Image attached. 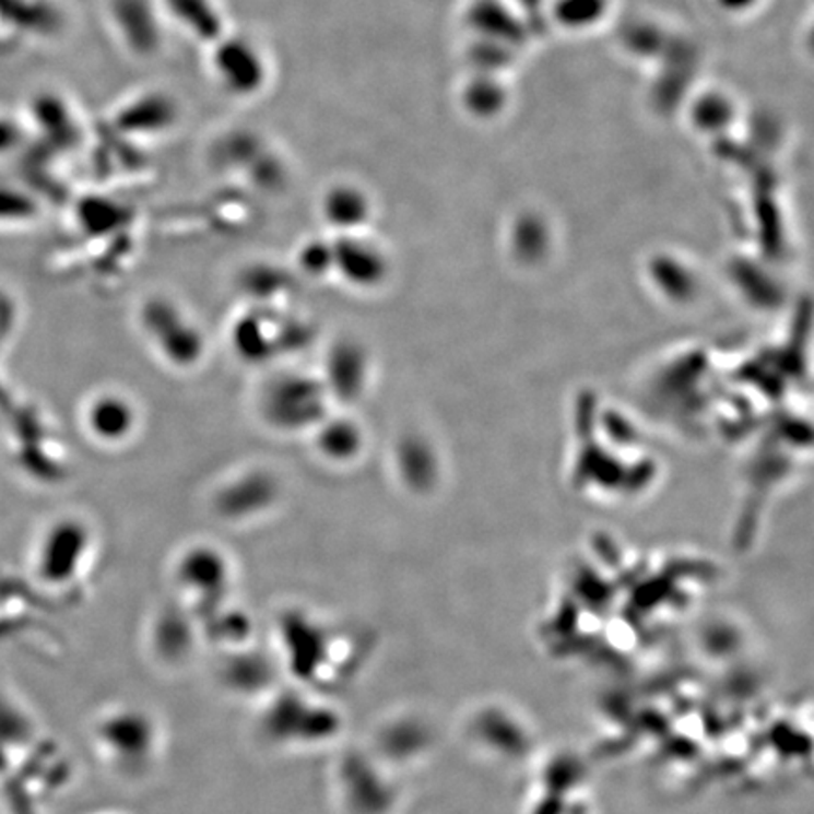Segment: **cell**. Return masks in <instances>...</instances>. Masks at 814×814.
<instances>
[{"label": "cell", "mask_w": 814, "mask_h": 814, "mask_svg": "<svg viewBox=\"0 0 814 814\" xmlns=\"http://www.w3.org/2000/svg\"><path fill=\"white\" fill-rule=\"evenodd\" d=\"M176 108L163 95H148L125 108L117 121L119 127L132 132H158L174 123Z\"/></svg>", "instance_id": "277c9868"}, {"label": "cell", "mask_w": 814, "mask_h": 814, "mask_svg": "<svg viewBox=\"0 0 814 814\" xmlns=\"http://www.w3.org/2000/svg\"><path fill=\"white\" fill-rule=\"evenodd\" d=\"M31 213V202L23 199L17 192L0 189V217L10 220V217H23Z\"/></svg>", "instance_id": "9c48e42d"}, {"label": "cell", "mask_w": 814, "mask_h": 814, "mask_svg": "<svg viewBox=\"0 0 814 814\" xmlns=\"http://www.w3.org/2000/svg\"><path fill=\"white\" fill-rule=\"evenodd\" d=\"M114 15L132 48L140 54H150L157 48V21L148 0H116Z\"/></svg>", "instance_id": "3957f363"}, {"label": "cell", "mask_w": 814, "mask_h": 814, "mask_svg": "<svg viewBox=\"0 0 814 814\" xmlns=\"http://www.w3.org/2000/svg\"><path fill=\"white\" fill-rule=\"evenodd\" d=\"M82 530L75 524H59L44 540L40 551V574L51 581H64L82 553Z\"/></svg>", "instance_id": "7a4b0ae2"}, {"label": "cell", "mask_w": 814, "mask_h": 814, "mask_svg": "<svg viewBox=\"0 0 814 814\" xmlns=\"http://www.w3.org/2000/svg\"><path fill=\"white\" fill-rule=\"evenodd\" d=\"M322 210L329 223L340 228H355L364 223L370 213L364 192L353 186H338L330 189Z\"/></svg>", "instance_id": "8992f818"}, {"label": "cell", "mask_w": 814, "mask_h": 814, "mask_svg": "<svg viewBox=\"0 0 814 814\" xmlns=\"http://www.w3.org/2000/svg\"><path fill=\"white\" fill-rule=\"evenodd\" d=\"M172 15L202 40H217L223 28L212 0H166Z\"/></svg>", "instance_id": "5b68a950"}, {"label": "cell", "mask_w": 814, "mask_h": 814, "mask_svg": "<svg viewBox=\"0 0 814 814\" xmlns=\"http://www.w3.org/2000/svg\"><path fill=\"white\" fill-rule=\"evenodd\" d=\"M213 69L233 95H255L267 82L264 59L257 46L244 38L221 42L213 54Z\"/></svg>", "instance_id": "6da1fadb"}, {"label": "cell", "mask_w": 814, "mask_h": 814, "mask_svg": "<svg viewBox=\"0 0 814 814\" xmlns=\"http://www.w3.org/2000/svg\"><path fill=\"white\" fill-rule=\"evenodd\" d=\"M17 140V130L14 125L8 123L7 119H0V153L10 150Z\"/></svg>", "instance_id": "30bf717a"}, {"label": "cell", "mask_w": 814, "mask_h": 814, "mask_svg": "<svg viewBox=\"0 0 814 814\" xmlns=\"http://www.w3.org/2000/svg\"><path fill=\"white\" fill-rule=\"evenodd\" d=\"M332 260L342 268L343 274L351 275L356 281L368 280L374 275L371 270L377 262L374 249L356 240H343L335 247V251H332Z\"/></svg>", "instance_id": "ba28073f"}, {"label": "cell", "mask_w": 814, "mask_h": 814, "mask_svg": "<svg viewBox=\"0 0 814 814\" xmlns=\"http://www.w3.org/2000/svg\"><path fill=\"white\" fill-rule=\"evenodd\" d=\"M90 423L98 436L117 439L132 426V410L119 398L104 397L93 405Z\"/></svg>", "instance_id": "52a82bcc"}]
</instances>
